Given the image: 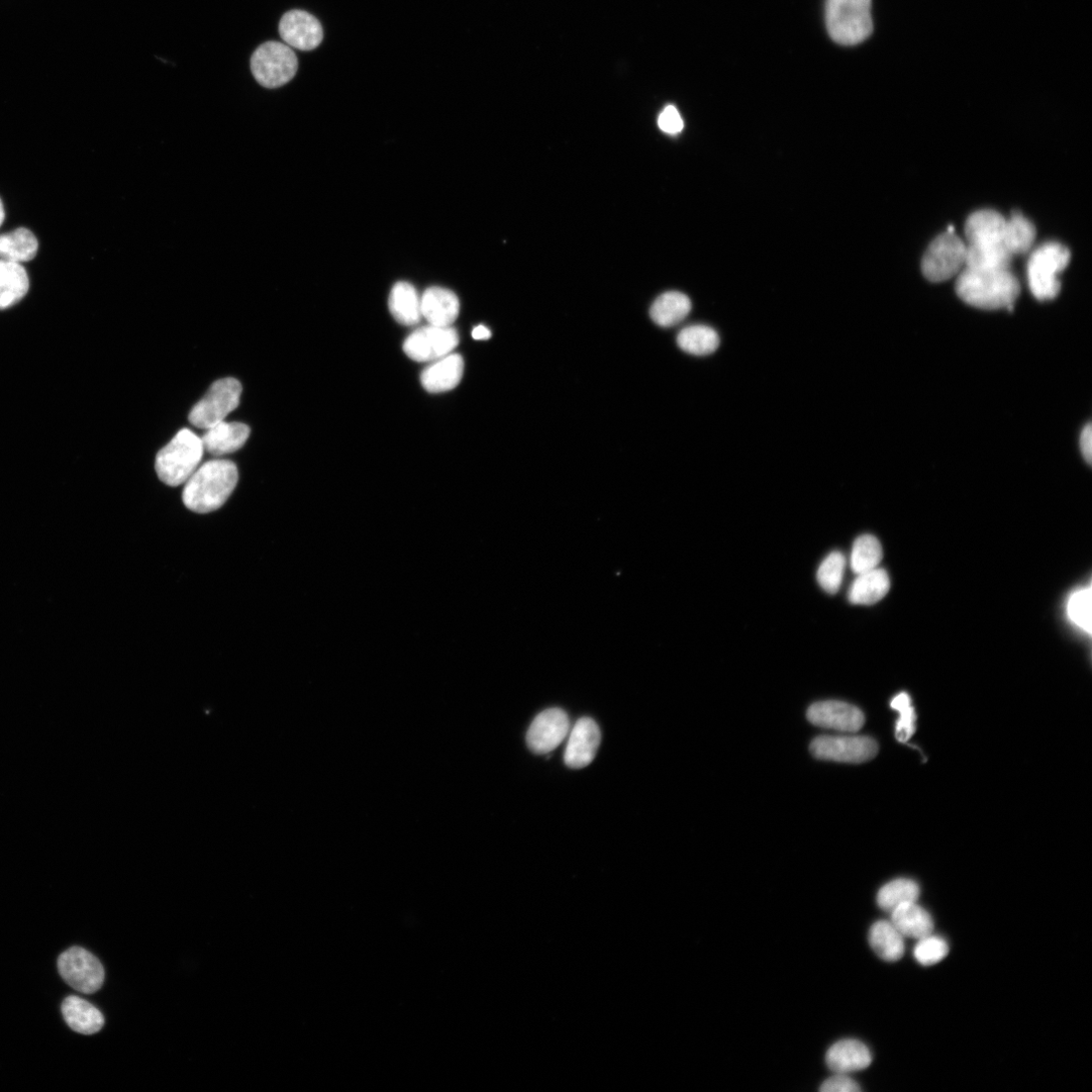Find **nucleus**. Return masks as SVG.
<instances>
[{"label": "nucleus", "mask_w": 1092, "mask_h": 1092, "mask_svg": "<svg viewBox=\"0 0 1092 1092\" xmlns=\"http://www.w3.org/2000/svg\"><path fill=\"white\" fill-rule=\"evenodd\" d=\"M569 730L570 720L563 710L544 711L535 718L527 732L528 748L537 755L550 754L563 743Z\"/></svg>", "instance_id": "f8f14e48"}, {"label": "nucleus", "mask_w": 1092, "mask_h": 1092, "mask_svg": "<svg viewBox=\"0 0 1092 1092\" xmlns=\"http://www.w3.org/2000/svg\"><path fill=\"white\" fill-rule=\"evenodd\" d=\"M883 557L879 540L869 534L858 537L851 554V568L856 575L877 569Z\"/></svg>", "instance_id": "473e14b6"}, {"label": "nucleus", "mask_w": 1092, "mask_h": 1092, "mask_svg": "<svg viewBox=\"0 0 1092 1092\" xmlns=\"http://www.w3.org/2000/svg\"><path fill=\"white\" fill-rule=\"evenodd\" d=\"M872 0H828L827 27L832 39L845 46L864 42L873 32Z\"/></svg>", "instance_id": "20e7f679"}, {"label": "nucleus", "mask_w": 1092, "mask_h": 1092, "mask_svg": "<svg viewBox=\"0 0 1092 1092\" xmlns=\"http://www.w3.org/2000/svg\"><path fill=\"white\" fill-rule=\"evenodd\" d=\"M679 347L692 355L707 356L718 350L721 338L712 327L694 325L684 328L677 337Z\"/></svg>", "instance_id": "c756f323"}, {"label": "nucleus", "mask_w": 1092, "mask_h": 1092, "mask_svg": "<svg viewBox=\"0 0 1092 1092\" xmlns=\"http://www.w3.org/2000/svg\"><path fill=\"white\" fill-rule=\"evenodd\" d=\"M388 308L393 318L405 326H414L423 318L421 297L409 282L400 281L392 286Z\"/></svg>", "instance_id": "412c9836"}, {"label": "nucleus", "mask_w": 1092, "mask_h": 1092, "mask_svg": "<svg viewBox=\"0 0 1092 1092\" xmlns=\"http://www.w3.org/2000/svg\"><path fill=\"white\" fill-rule=\"evenodd\" d=\"M39 250L36 236L26 228L0 235V258L15 263L33 260Z\"/></svg>", "instance_id": "cd10ccee"}, {"label": "nucleus", "mask_w": 1092, "mask_h": 1092, "mask_svg": "<svg viewBox=\"0 0 1092 1092\" xmlns=\"http://www.w3.org/2000/svg\"><path fill=\"white\" fill-rule=\"evenodd\" d=\"M948 953V943L943 938L932 934L919 939L914 950L916 960L924 966H931L941 962L947 957Z\"/></svg>", "instance_id": "e433bc0d"}, {"label": "nucleus", "mask_w": 1092, "mask_h": 1092, "mask_svg": "<svg viewBox=\"0 0 1092 1092\" xmlns=\"http://www.w3.org/2000/svg\"><path fill=\"white\" fill-rule=\"evenodd\" d=\"M58 970L68 985L84 995L94 994L105 982L101 961L80 947H72L60 955Z\"/></svg>", "instance_id": "1a4fd4ad"}, {"label": "nucleus", "mask_w": 1092, "mask_h": 1092, "mask_svg": "<svg viewBox=\"0 0 1092 1092\" xmlns=\"http://www.w3.org/2000/svg\"><path fill=\"white\" fill-rule=\"evenodd\" d=\"M602 743V732L592 719L583 718L575 725L565 752V763L571 769H583L595 759Z\"/></svg>", "instance_id": "4468645a"}, {"label": "nucleus", "mask_w": 1092, "mask_h": 1092, "mask_svg": "<svg viewBox=\"0 0 1092 1092\" xmlns=\"http://www.w3.org/2000/svg\"><path fill=\"white\" fill-rule=\"evenodd\" d=\"M1012 253L1005 245L966 244L965 267L973 269H1011Z\"/></svg>", "instance_id": "c85d7f7f"}, {"label": "nucleus", "mask_w": 1092, "mask_h": 1092, "mask_svg": "<svg viewBox=\"0 0 1092 1092\" xmlns=\"http://www.w3.org/2000/svg\"><path fill=\"white\" fill-rule=\"evenodd\" d=\"M1006 225L1007 219L997 211H977L965 225L967 244L1005 245Z\"/></svg>", "instance_id": "f3484780"}, {"label": "nucleus", "mask_w": 1092, "mask_h": 1092, "mask_svg": "<svg viewBox=\"0 0 1092 1092\" xmlns=\"http://www.w3.org/2000/svg\"><path fill=\"white\" fill-rule=\"evenodd\" d=\"M204 451L201 437L189 429L180 430L157 453L155 468L160 480L170 486L185 483L200 465Z\"/></svg>", "instance_id": "7ed1b4c3"}, {"label": "nucleus", "mask_w": 1092, "mask_h": 1092, "mask_svg": "<svg viewBox=\"0 0 1092 1092\" xmlns=\"http://www.w3.org/2000/svg\"><path fill=\"white\" fill-rule=\"evenodd\" d=\"M891 709L900 714L896 726V737L899 742L907 743L915 735L917 729V715L908 693H900L891 702Z\"/></svg>", "instance_id": "f704fd0d"}, {"label": "nucleus", "mask_w": 1092, "mask_h": 1092, "mask_svg": "<svg viewBox=\"0 0 1092 1092\" xmlns=\"http://www.w3.org/2000/svg\"><path fill=\"white\" fill-rule=\"evenodd\" d=\"M956 291L966 304L982 310L1014 308L1020 283L1011 269L986 270L964 267L956 282Z\"/></svg>", "instance_id": "f03ea898"}, {"label": "nucleus", "mask_w": 1092, "mask_h": 1092, "mask_svg": "<svg viewBox=\"0 0 1092 1092\" xmlns=\"http://www.w3.org/2000/svg\"><path fill=\"white\" fill-rule=\"evenodd\" d=\"M889 589L888 574L877 568L857 575L849 590V601L856 606H873L885 598Z\"/></svg>", "instance_id": "b1692460"}, {"label": "nucleus", "mask_w": 1092, "mask_h": 1092, "mask_svg": "<svg viewBox=\"0 0 1092 1092\" xmlns=\"http://www.w3.org/2000/svg\"><path fill=\"white\" fill-rule=\"evenodd\" d=\"M1070 251L1057 242L1037 248L1028 263V280L1032 293L1039 301L1053 300L1059 294L1058 275L1067 267Z\"/></svg>", "instance_id": "39448f33"}, {"label": "nucleus", "mask_w": 1092, "mask_h": 1092, "mask_svg": "<svg viewBox=\"0 0 1092 1092\" xmlns=\"http://www.w3.org/2000/svg\"><path fill=\"white\" fill-rule=\"evenodd\" d=\"M464 362L462 356L450 353L428 366L421 375V381L426 390L437 393L456 387L463 375Z\"/></svg>", "instance_id": "6ab92c4d"}, {"label": "nucleus", "mask_w": 1092, "mask_h": 1092, "mask_svg": "<svg viewBox=\"0 0 1092 1092\" xmlns=\"http://www.w3.org/2000/svg\"><path fill=\"white\" fill-rule=\"evenodd\" d=\"M689 297L680 291H668L661 294L651 307L653 321L664 328H670L684 321L691 312Z\"/></svg>", "instance_id": "bb28decb"}, {"label": "nucleus", "mask_w": 1092, "mask_h": 1092, "mask_svg": "<svg viewBox=\"0 0 1092 1092\" xmlns=\"http://www.w3.org/2000/svg\"><path fill=\"white\" fill-rule=\"evenodd\" d=\"M457 295L444 287L432 286L421 296L422 317L430 325L449 327L459 314Z\"/></svg>", "instance_id": "dca6fc26"}, {"label": "nucleus", "mask_w": 1092, "mask_h": 1092, "mask_svg": "<svg viewBox=\"0 0 1092 1092\" xmlns=\"http://www.w3.org/2000/svg\"><path fill=\"white\" fill-rule=\"evenodd\" d=\"M6 218L5 208L2 200H0V226L3 225Z\"/></svg>", "instance_id": "79ce46f5"}, {"label": "nucleus", "mask_w": 1092, "mask_h": 1092, "mask_svg": "<svg viewBox=\"0 0 1092 1092\" xmlns=\"http://www.w3.org/2000/svg\"><path fill=\"white\" fill-rule=\"evenodd\" d=\"M250 435V428L239 422L225 421L207 430L202 441L204 448L214 456H222L241 449Z\"/></svg>", "instance_id": "aec40b11"}, {"label": "nucleus", "mask_w": 1092, "mask_h": 1092, "mask_svg": "<svg viewBox=\"0 0 1092 1092\" xmlns=\"http://www.w3.org/2000/svg\"><path fill=\"white\" fill-rule=\"evenodd\" d=\"M239 479L236 464L231 460L213 459L197 467L185 482L182 501L198 514L219 510L230 498Z\"/></svg>", "instance_id": "f257e3e1"}, {"label": "nucleus", "mask_w": 1092, "mask_h": 1092, "mask_svg": "<svg viewBox=\"0 0 1092 1092\" xmlns=\"http://www.w3.org/2000/svg\"><path fill=\"white\" fill-rule=\"evenodd\" d=\"M823 1092H859L860 1085L847 1074L837 1073L827 1079L821 1086Z\"/></svg>", "instance_id": "58836bf2"}, {"label": "nucleus", "mask_w": 1092, "mask_h": 1092, "mask_svg": "<svg viewBox=\"0 0 1092 1092\" xmlns=\"http://www.w3.org/2000/svg\"><path fill=\"white\" fill-rule=\"evenodd\" d=\"M30 288L25 267L0 259V310L9 309L24 299Z\"/></svg>", "instance_id": "5701e85b"}, {"label": "nucleus", "mask_w": 1092, "mask_h": 1092, "mask_svg": "<svg viewBox=\"0 0 1092 1092\" xmlns=\"http://www.w3.org/2000/svg\"><path fill=\"white\" fill-rule=\"evenodd\" d=\"M62 1014L71 1030L82 1035H93L104 1028L105 1018L85 1000L71 996L62 1004Z\"/></svg>", "instance_id": "4be33fe9"}, {"label": "nucleus", "mask_w": 1092, "mask_h": 1092, "mask_svg": "<svg viewBox=\"0 0 1092 1092\" xmlns=\"http://www.w3.org/2000/svg\"><path fill=\"white\" fill-rule=\"evenodd\" d=\"M811 751L821 760L860 764L876 757L878 745L869 737L824 736L812 743Z\"/></svg>", "instance_id": "9b49d317"}, {"label": "nucleus", "mask_w": 1092, "mask_h": 1092, "mask_svg": "<svg viewBox=\"0 0 1092 1092\" xmlns=\"http://www.w3.org/2000/svg\"><path fill=\"white\" fill-rule=\"evenodd\" d=\"M1092 591L1091 587H1083L1074 591L1066 605V615L1072 625L1083 633L1091 635L1092 631Z\"/></svg>", "instance_id": "72a5a7b5"}, {"label": "nucleus", "mask_w": 1092, "mask_h": 1092, "mask_svg": "<svg viewBox=\"0 0 1092 1092\" xmlns=\"http://www.w3.org/2000/svg\"><path fill=\"white\" fill-rule=\"evenodd\" d=\"M1036 228L1030 220L1016 212L1007 219L1005 245L1013 256L1031 250L1036 239Z\"/></svg>", "instance_id": "2f4dec72"}, {"label": "nucleus", "mask_w": 1092, "mask_h": 1092, "mask_svg": "<svg viewBox=\"0 0 1092 1092\" xmlns=\"http://www.w3.org/2000/svg\"><path fill=\"white\" fill-rule=\"evenodd\" d=\"M1081 453L1087 463H1091L1092 459V428L1088 424L1085 426L1080 434L1079 440Z\"/></svg>", "instance_id": "ea45409f"}, {"label": "nucleus", "mask_w": 1092, "mask_h": 1092, "mask_svg": "<svg viewBox=\"0 0 1092 1092\" xmlns=\"http://www.w3.org/2000/svg\"><path fill=\"white\" fill-rule=\"evenodd\" d=\"M846 558L840 552L829 555L818 571V581L821 587L830 594H836L843 583Z\"/></svg>", "instance_id": "c9c22d12"}, {"label": "nucleus", "mask_w": 1092, "mask_h": 1092, "mask_svg": "<svg viewBox=\"0 0 1092 1092\" xmlns=\"http://www.w3.org/2000/svg\"><path fill=\"white\" fill-rule=\"evenodd\" d=\"M966 244L955 232L938 236L927 249L922 270L932 282H943L959 274L965 267Z\"/></svg>", "instance_id": "6e6552de"}, {"label": "nucleus", "mask_w": 1092, "mask_h": 1092, "mask_svg": "<svg viewBox=\"0 0 1092 1092\" xmlns=\"http://www.w3.org/2000/svg\"><path fill=\"white\" fill-rule=\"evenodd\" d=\"M808 719L817 727L843 733H857L865 724L864 714L858 708L836 701L813 705Z\"/></svg>", "instance_id": "2eb2a0df"}, {"label": "nucleus", "mask_w": 1092, "mask_h": 1092, "mask_svg": "<svg viewBox=\"0 0 1092 1092\" xmlns=\"http://www.w3.org/2000/svg\"><path fill=\"white\" fill-rule=\"evenodd\" d=\"M868 938L873 951L884 961L897 962L905 955V937L891 922H876L871 927Z\"/></svg>", "instance_id": "393cba45"}, {"label": "nucleus", "mask_w": 1092, "mask_h": 1092, "mask_svg": "<svg viewBox=\"0 0 1092 1092\" xmlns=\"http://www.w3.org/2000/svg\"><path fill=\"white\" fill-rule=\"evenodd\" d=\"M920 895L921 889L916 881L900 878L888 882L879 890L877 904L883 911L891 913L902 905L917 903Z\"/></svg>", "instance_id": "7c9ffc66"}, {"label": "nucleus", "mask_w": 1092, "mask_h": 1092, "mask_svg": "<svg viewBox=\"0 0 1092 1092\" xmlns=\"http://www.w3.org/2000/svg\"><path fill=\"white\" fill-rule=\"evenodd\" d=\"M459 343L458 333L451 326L428 325L415 330L404 343L405 353L418 362L438 360L450 353Z\"/></svg>", "instance_id": "9d476101"}, {"label": "nucleus", "mask_w": 1092, "mask_h": 1092, "mask_svg": "<svg viewBox=\"0 0 1092 1092\" xmlns=\"http://www.w3.org/2000/svg\"><path fill=\"white\" fill-rule=\"evenodd\" d=\"M827 1064L836 1073L848 1074L868 1068L872 1063V1054L862 1042L854 1039L842 1040L834 1044L827 1053Z\"/></svg>", "instance_id": "a211bd4d"}, {"label": "nucleus", "mask_w": 1092, "mask_h": 1092, "mask_svg": "<svg viewBox=\"0 0 1092 1092\" xmlns=\"http://www.w3.org/2000/svg\"><path fill=\"white\" fill-rule=\"evenodd\" d=\"M471 334L475 340H486L491 336V332L482 325L474 327Z\"/></svg>", "instance_id": "a19ab883"}, {"label": "nucleus", "mask_w": 1092, "mask_h": 1092, "mask_svg": "<svg viewBox=\"0 0 1092 1092\" xmlns=\"http://www.w3.org/2000/svg\"><path fill=\"white\" fill-rule=\"evenodd\" d=\"M299 68L291 48L279 42H266L251 57V71L256 81L266 88H277L289 82Z\"/></svg>", "instance_id": "0eeeda50"}, {"label": "nucleus", "mask_w": 1092, "mask_h": 1092, "mask_svg": "<svg viewBox=\"0 0 1092 1092\" xmlns=\"http://www.w3.org/2000/svg\"><path fill=\"white\" fill-rule=\"evenodd\" d=\"M658 125L668 135H678L684 129V121L675 106H667L659 116Z\"/></svg>", "instance_id": "4c0bfd02"}, {"label": "nucleus", "mask_w": 1092, "mask_h": 1092, "mask_svg": "<svg viewBox=\"0 0 1092 1092\" xmlns=\"http://www.w3.org/2000/svg\"><path fill=\"white\" fill-rule=\"evenodd\" d=\"M242 385L239 380L227 377L215 381L204 398L191 409L188 420L198 429L209 430L225 421L240 403Z\"/></svg>", "instance_id": "423d86ee"}, {"label": "nucleus", "mask_w": 1092, "mask_h": 1092, "mask_svg": "<svg viewBox=\"0 0 1092 1092\" xmlns=\"http://www.w3.org/2000/svg\"><path fill=\"white\" fill-rule=\"evenodd\" d=\"M278 31L287 46L302 51L319 47L324 36L320 22L307 12L299 10L286 13L279 22Z\"/></svg>", "instance_id": "ddd939ff"}, {"label": "nucleus", "mask_w": 1092, "mask_h": 1092, "mask_svg": "<svg viewBox=\"0 0 1092 1092\" xmlns=\"http://www.w3.org/2000/svg\"><path fill=\"white\" fill-rule=\"evenodd\" d=\"M891 923L905 938L922 939L934 931L932 916L917 903L898 907L891 913Z\"/></svg>", "instance_id": "a878e982"}]
</instances>
